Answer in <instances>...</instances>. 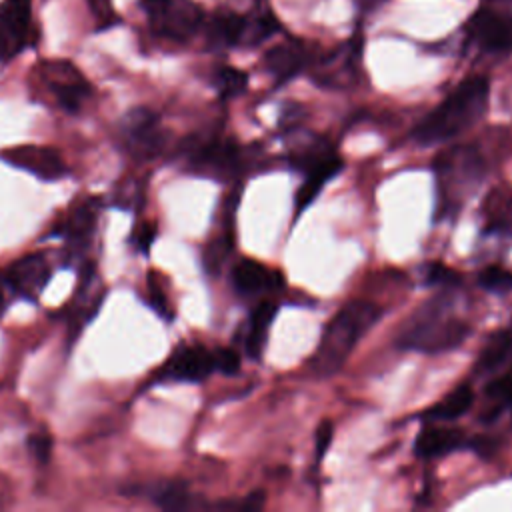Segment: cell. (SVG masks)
<instances>
[{
  "mask_svg": "<svg viewBox=\"0 0 512 512\" xmlns=\"http://www.w3.org/2000/svg\"><path fill=\"white\" fill-rule=\"evenodd\" d=\"M490 84L484 76H470L460 82L412 132L420 144L446 142L470 128L488 106Z\"/></svg>",
  "mask_w": 512,
  "mask_h": 512,
  "instance_id": "1",
  "label": "cell"
},
{
  "mask_svg": "<svg viewBox=\"0 0 512 512\" xmlns=\"http://www.w3.org/2000/svg\"><path fill=\"white\" fill-rule=\"evenodd\" d=\"M380 308L372 302H350L346 304L326 326L316 354L310 358V372L326 378L336 374L362 336L378 322Z\"/></svg>",
  "mask_w": 512,
  "mask_h": 512,
  "instance_id": "2",
  "label": "cell"
},
{
  "mask_svg": "<svg viewBox=\"0 0 512 512\" xmlns=\"http://www.w3.org/2000/svg\"><path fill=\"white\" fill-rule=\"evenodd\" d=\"M470 332V326L450 314V304L444 296L430 300L412 322L400 332L398 348L418 352H448L460 346Z\"/></svg>",
  "mask_w": 512,
  "mask_h": 512,
  "instance_id": "3",
  "label": "cell"
},
{
  "mask_svg": "<svg viewBox=\"0 0 512 512\" xmlns=\"http://www.w3.org/2000/svg\"><path fill=\"white\" fill-rule=\"evenodd\" d=\"M142 6L154 34L174 42L192 38L204 20L194 0H142Z\"/></svg>",
  "mask_w": 512,
  "mask_h": 512,
  "instance_id": "4",
  "label": "cell"
},
{
  "mask_svg": "<svg viewBox=\"0 0 512 512\" xmlns=\"http://www.w3.org/2000/svg\"><path fill=\"white\" fill-rule=\"evenodd\" d=\"M36 76L66 112H78L92 94L90 82L68 60H42L36 68Z\"/></svg>",
  "mask_w": 512,
  "mask_h": 512,
  "instance_id": "5",
  "label": "cell"
},
{
  "mask_svg": "<svg viewBox=\"0 0 512 512\" xmlns=\"http://www.w3.org/2000/svg\"><path fill=\"white\" fill-rule=\"evenodd\" d=\"M38 42V26L32 16V0L0 2V60H12Z\"/></svg>",
  "mask_w": 512,
  "mask_h": 512,
  "instance_id": "6",
  "label": "cell"
},
{
  "mask_svg": "<svg viewBox=\"0 0 512 512\" xmlns=\"http://www.w3.org/2000/svg\"><path fill=\"white\" fill-rule=\"evenodd\" d=\"M468 32L482 50L504 52L512 48V14L482 6L470 18Z\"/></svg>",
  "mask_w": 512,
  "mask_h": 512,
  "instance_id": "7",
  "label": "cell"
},
{
  "mask_svg": "<svg viewBox=\"0 0 512 512\" xmlns=\"http://www.w3.org/2000/svg\"><path fill=\"white\" fill-rule=\"evenodd\" d=\"M122 132L128 152L142 160L156 156L164 142L158 116L146 108L132 110L124 120Z\"/></svg>",
  "mask_w": 512,
  "mask_h": 512,
  "instance_id": "8",
  "label": "cell"
},
{
  "mask_svg": "<svg viewBox=\"0 0 512 512\" xmlns=\"http://www.w3.org/2000/svg\"><path fill=\"white\" fill-rule=\"evenodd\" d=\"M214 370V352L200 344L180 346L162 366L160 378L176 382H202Z\"/></svg>",
  "mask_w": 512,
  "mask_h": 512,
  "instance_id": "9",
  "label": "cell"
},
{
  "mask_svg": "<svg viewBox=\"0 0 512 512\" xmlns=\"http://www.w3.org/2000/svg\"><path fill=\"white\" fill-rule=\"evenodd\" d=\"M2 160L26 170L42 180H58L64 172L66 166L62 162V156L48 146H36V144H22L16 148L2 150Z\"/></svg>",
  "mask_w": 512,
  "mask_h": 512,
  "instance_id": "10",
  "label": "cell"
},
{
  "mask_svg": "<svg viewBox=\"0 0 512 512\" xmlns=\"http://www.w3.org/2000/svg\"><path fill=\"white\" fill-rule=\"evenodd\" d=\"M482 160L472 148H456L438 158V184L442 192L446 190H462L472 184V178H480Z\"/></svg>",
  "mask_w": 512,
  "mask_h": 512,
  "instance_id": "11",
  "label": "cell"
},
{
  "mask_svg": "<svg viewBox=\"0 0 512 512\" xmlns=\"http://www.w3.org/2000/svg\"><path fill=\"white\" fill-rule=\"evenodd\" d=\"M50 274V264L44 254H26L10 266L6 280L22 298L34 300L44 290Z\"/></svg>",
  "mask_w": 512,
  "mask_h": 512,
  "instance_id": "12",
  "label": "cell"
},
{
  "mask_svg": "<svg viewBox=\"0 0 512 512\" xmlns=\"http://www.w3.org/2000/svg\"><path fill=\"white\" fill-rule=\"evenodd\" d=\"M342 168V160L338 154L334 152H322V154H312L306 160V178L302 182V186L296 192V208L298 212L304 210L322 190V186L332 180Z\"/></svg>",
  "mask_w": 512,
  "mask_h": 512,
  "instance_id": "13",
  "label": "cell"
},
{
  "mask_svg": "<svg viewBox=\"0 0 512 512\" xmlns=\"http://www.w3.org/2000/svg\"><path fill=\"white\" fill-rule=\"evenodd\" d=\"M284 284V276L278 270L264 266L258 260L244 258L232 268V286L240 294H258L264 290H278Z\"/></svg>",
  "mask_w": 512,
  "mask_h": 512,
  "instance_id": "14",
  "label": "cell"
},
{
  "mask_svg": "<svg viewBox=\"0 0 512 512\" xmlns=\"http://www.w3.org/2000/svg\"><path fill=\"white\" fill-rule=\"evenodd\" d=\"M468 442L464 434L456 428H440V426H428L424 428L414 442V452L420 458H438L452 454L460 448H464Z\"/></svg>",
  "mask_w": 512,
  "mask_h": 512,
  "instance_id": "15",
  "label": "cell"
},
{
  "mask_svg": "<svg viewBox=\"0 0 512 512\" xmlns=\"http://www.w3.org/2000/svg\"><path fill=\"white\" fill-rule=\"evenodd\" d=\"M304 62H306V52L298 42L278 44V46L270 48L264 56L266 70L278 82H286L288 78L298 74V70L304 66Z\"/></svg>",
  "mask_w": 512,
  "mask_h": 512,
  "instance_id": "16",
  "label": "cell"
},
{
  "mask_svg": "<svg viewBox=\"0 0 512 512\" xmlns=\"http://www.w3.org/2000/svg\"><path fill=\"white\" fill-rule=\"evenodd\" d=\"M98 216V204L92 198L80 200L72 206L66 220L62 222V234L70 242H86L94 230Z\"/></svg>",
  "mask_w": 512,
  "mask_h": 512,
  "instance_id": "17",
  "label": "cell"
},
{
  "mask_svg": "<svg viewBox=\"0 0 512 512\" xmlns=\"http://www.w3.org/2000/svg\"><path fill=\"white\" fill-rule=\"evenodd\" d=\"M276 312H278V308L274 302H260L252 310L250 324L246 330V340H244V348L250 358H258L262 354V348L266 344V336H268V330L272 326Z\"/></svg>",
  "mask_w": 512,
  "mask_h": 512,
  "instance_id": "18",
  "label": "cell"
},
{
  "mask_svg": "<svg viewBox=\"0 0 512 512\" xmlns=\"http://www.w3.org/2000/svg\"><path fill=\"white\" fill-rule=\"evenodd\" d=\"M510 358H512V328H504L492 334V338L484 344L474 368L478 374H490L498 370L502 364H506Z\"/></svg>",
  "mask_w": 512,
  "mask_h": 512,
  "instance_id": "19",
  "label": "cell"
},
{
  "mask_svg": "<svg viewBox=\"0 0 512 512\" xmlns=\"http://www.w3.org/2000/svg\"><path fill=\"white\" fill-rule=\"evenodd\" d=\"M474 404V392L468 384H462L458 388H454L442 402H438L436 406L428 408L424 412L426 420L432 422H444V420H456L462 414H466Z\"/></svg>",
  "mask_w": 512,
  "mask_h": 512,
  "instance_id": "20",
  "label": "cell"
},
{
  "mask_svg": "<svg viewBox=\"0 0 512 512\" xmlns=\"http://www.w3.org/2000/svg\"><path fill=\"white\" fill-rule=\"evenodd\" d=\"M246 18L238 14H218L208 24V40L214 46H234L242 40Z\"/></svg>",
  "mask_w": 512,
  "mask_h": 512,
  "instance_id": "21",
  "label": "cell"
},
{
  "mask_svg": "<svg viewBox=\"0 0 512 512\" xmlns=\"http://www.w3.org/2000/svg\"><path fill=\"white\" fill-rule=\"evenodd\" d=\"M154 502L164 510H182L192 506V494L184 484L172 482L154 492Z\"/></svg>",
  "mask_w": 512,
  "mask_h": 512,
  "instance_id": "22",
  "label": "cell"
},
{
  "mask_svg": "<svg viewBox=\"0 0 512 512\" xmlns=\"http://www.w3.org/2000/svg\"><path fill=\"white\" fill-rule=\"evenodd\" d=\"M246 84H248V76L242 70L222 66L216 72V88L222 98H232V96L240 94L246 88Z\"/></svg>",
  "mask_w": 512,
  "mask_h": 512,
  "instance_id": "23",
  "label": "cell"
},
{
  "mask_svg": "<svg viewBox=\"0 0 512 512\" xmlns=\"http://www.w3.org/2000/svg\"><path fill=\"white\" fill-rule=\"evenodd\" d=\"M276 30H278L276 18L272 14H262L254 22L246 20V30H244L242 40H246L248 44H258V42L266 40L268 36H272Z\"/></svg>",
  "mask_w": 512,
  "mask_h": 512,
  "instance_id": "24",
  "label": "cell"
},
{
  "mask_svg": "<svg viewBox=\"0 0 512 512\" xmlns=\"http://www.w3.org/2000/svg\"><path fill=\"white\" fill-rule=\"evenodd\" d=\"M478 284L484 290H492V292L508 290V288H512V272L504 270L502 266H488L480 272Z\"/></svg>",
  "mask_w": 512,
  "mask_h": 512,
  "instance_id": "25",
  "label": "cell"
},
{
  "mask_svg": "<svg viewBox=\"0 0 512 512\" xmlns=\"http://www.w3.org/2000/svg\"><path fill=\"white\" fill-rule=\"evenodd\" d=\"M484 394L498 408L510 406L512 404V376H498V378L490 380L484 388Z\"/></svg>",
  "mask_w": 512,
  "mask_h": 512,
  "instance_id": "26",
  "label": "cell"
},
{
  "mask_svg": "<svg viewBox=\"0 0 512 512\" xmlns=\"http://www.w3.org/2000/svg\"><path fill=\"white\" fill-rule=\"evenodd\" d=\"M28 450L36 458V462L46 464L50 460V454H52V438H50V434H46L44 430L32 434L28 438Z\"/></svg>",
  "mask_w": 512,
  "mask_h": 512,
  "instance_id": "27",
  "label": "cell"
},
{
  "mask_svg": "<svg viewBox=\"0 0 512 512\" xmlns=\"http://www.w3.org/2000/svg\"><path fill=\"white\" fill-rule=\"evenodd\" d=\"M86 2L90 8V14L98 22V28H108L118 20L112 8V0H86Z\"/></svg>",
  "mask_w": 512,
  "mask_h": 512,
  "instance_id": "28",
  "label": "cell"
},
{
  "mask_svg": "<svg viewBox=\"0 0 512 512\" xmlns=\"http://www.w3.org/2000/svg\"><path fill=\"white\" fill-rule=\"evenodd\" d=\"M230 252V238H218L204 254V264L210 272H218L222 262L226 260V254Z\"/></svg>",
  "mask_w": 512,
  "mask_h": 512,
  "instance_id": "29",
  "label": "cell"
},
{
  "mask_svg": "<svg viewBox=\"0 0 512 512\" xmlns=\"http://www.w3.org/2000/svg\"><path fill=\"white\" fill-rule=\"evenodd\" d=\"M148 298H150V304L156 308L158 314H162L164 318H172L170 302H168L164 290L160 288V284H156V276L154 274L148 276Z\"/></svg>",
  "mask_w": 512,
  "mask_h": 512,
  "instance_id": "30",
  "label": "cell"
},
{
  "mask_svg": "<svg viewBox=\"0 0 512 512\" xmlns=\"http://www.w3.org/2000/svg\"><path fill=\"white\" fill-rule=\"evenodd\" d=\"M214 368L222 374H236L240 368V356L232 348H218L214 352Z\"/></svg>",
  "mask_w": 512,
  "mask_h": 512,
  "instance_id": "31",
  "label": "cell"
},
{
  "mask_svg": "<svg viewBox=\"0 0 512 512\" xmlns=\"http://www.w3.org/2000/svg\"><path fill=\"white\" fill-rule=\"evenodd\" d=\"M426 280L430 284H438V286H448V284H454L458 282V274L450 268H446L444 264H430L426 266Z\"/></svg>",
  "mask_w": 512,
  "mask_h": 512,
  "instance_id": "32",
  "label": "cell"
},
{
  "mask_svg": "<svg viewBox=\"0 0 512 512\" xmlns=\"http://www.w3.org/2000/svg\"><path fill=\"white\" fill-rule=\"evenodd\" d=\"M156 238V226L152 222H144L132 236V242L142 250V252H148L150 244L154 242Z\"/></svg>",
  "mask_w": 512,
  "mask_h": 512,
  "instance_id": "33",
  "label": "cell"
},
{
  "mask_svg": "<svg viewBox=\"0 0 512 512\" xmlns=\"http://www.w3.org/2000/svg\"><path fill=\"white\" fill-rule=\"evenodd\" d=\"M264 492H252V494H248L242 502H228V504H220V506H224V508H240V510H258V508H262L264 506Z\"/></svg>",
  "mask_w": 512,
  "mask_h": 512,
  "instance_id": "34",
  "label": "cell"
},
{
  "mask_svg": "<svg viewBox=\"0 0 512 512\" xmlns=\"http://www.w3.org/2000/svg\"><path fill=\"white\" fill-rule=\"evenodd\" d=\"M330 440H332V424L330 422H324L318 432H316V456L320 458L328 446H330Z\"/></svg>",
  "mask_w": 512,
  "mask_h": 512,
  "instance_id": "35",
  "label": "cell"
},
{
  "mask_svg": "<svg viewBox=\"0 0 512 512\" xmlns=\"http://www.w3.org/2000/svg\"><path fill=\"white\" fill-rule=\"evenodd\" d=\"M2 300H4V298H2V288H0V312H2Z\"/></svg>",
  "mask_w": 512,
  "mask_h": 512,
  "instance_id": "36",
  "label": "cell"
}]
</instances>
